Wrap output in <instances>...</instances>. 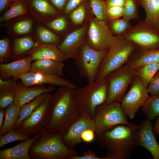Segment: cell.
<instances>
[{
    "label": "cell",
    "mask_w": 159,
    "mask_h": 159,
    "mask_svg": "<svg viewBox=\"0 0 159 159\" xmlns=\"http://www.w3.org/2000/svg\"><path fill=\"white\" fill-rule=\"evenodd\" d=\"M131 84L130 90L124 96L120 103L125 115L132 119L149 96L147 89L139 76L136 77Z\"/></svg>",
    "instance_id": "8fae6325"
},
{
    "label": "cell",
    "mask_w": 159,
    "mask_h": 159,
    "mask_svg": "<svg viewBox=\"0 0 159 159\" xmlns=\"http://www.w3.org/2000/svg\"><path fill=\"white\" fill-rule=\"evenodd\" d=\"M139 125H119L97 137L100 147L107 149V157L110 159H127L137 147L135 135Z\"/></svg>",
    "instance_id": "7a4b0ae2"
},
{
    "label": "cell",
    "mask_w": 159,
    "mask_h": 159,
    "mask_svg": "<svg viewBox=\"0 0 159 159\" xmlns=\"http://www.w3.org/2000/svg\"><path fill=\"white\" fill-rule=\"evenodd\" d=\"M88 129L93 130L95 132L94 120L82 116L70 126L63 136L62 139L63 143L67 147L73 148L82 141L81 136L82 133Z\"/></svg>",
    "instance_id": "2e32d148"
},
{
    "label": "cell",
    "mask_w": 159,
    "mask_h": 159,
    "mask_svg": "<svg viewBox=\"0 0 159 159\" xmlns=\"http://www.w3.org/2000/svg\"><path fill=\"white\" fill-rule=\"evenodd\" d=\"M147 90L151 95H159V70L151 80Z\"/></svg>",
    "instance_id": "f35d334b"
},
{
    "label": "cell",
    "mask_w": 159,
    "mask_h": 159,
    "mask_svg": "<svg viewBox=\"0 0 159 159\" xmlns=\"http://www.w3.org/2000/svg\"><path fill=\"white\" fill-rule=\"evenodd\" d=\"M108 87V83L104 79L96 80L86 86L75 89L73 98L82 116L94 119L96 108L107 100Z\"/></svg>",
    "instance_id": "277c9868"
},
{
    "label": "cell",
    "mask_w": 159,
    "mask_h": 159,
    "mask_svg": "<svg viewBox=\"0 0 159 159\" xmlns=\"http://www.w3.org/2000/svg\"></svg>",
    "instance_id": "db71d44e"
},
{
    "label": "cell",
    "mask_w": 159,
    "mask_h": 159,
    "mask_svg": "<svg viewBox=\"0 0 159 159\" xmlns=\"http://www.w3.org/2000/svg\"><path fill=\"white\" fill-rule=\"evenodd\" d=\"M21 107L13 103L5 109V117L0 128V135H4L14 129L19 117Z\"/></svg>",
    "instance_id": "cb8c5ba5"
},
{
    "label": "cell",
    "mask_w": 159,
    "mask_h": 159,
    "mask_svg": "<svg viewBox=\"0 0 159 159\" xmlns=\"http://www.w3.org/2000/svg\"><path fill=\"white\" fill-rule=\"evenodd\" d=\"M87 27V24H85L75 29L69 34L58 46L64 61L74 58L79 47L85 42L84 36Z\"/></svg>",
    "instance_id": "9a60e30c"
},
{
    "label": "cell",
    "mask_w": 159,
    "mask_h": 159,
    "mask_svg": "<svg viewBox=\"0 0 159 159\" xmlns=\"http://www.w3.org/2000/svg\"><path fill=\"white\" fill-rule=\"evenodd\" d=\"M64 64L61 62L47 59H42L31 63L29 72L45 74H51L61 77L63 74Z\"/></svg>",
    "instance_id": "7402d4cb"
},
{
    "label": "cell",
    "mask_w": 159,
    "mask_h": 159,
    "mask_svg": "<svg viewBox=\"0 0 159 159\" xmlns=\"http://www.w3.org/2000/svg\"><path fill=\"white\" fill-rule=\"evenodd\" d=\"M52 99V95L49 93L44 101L14 129L19 133L28 137L39 133L50 120Z\"/></svg>",
    "instance_id": "ba28073f"
},
{
    "label": "cell",
    "mask_w": 159,
    "mask_h": 159,
    "mask_svg": "<svg viewBox=\"0 0 159 159\" xmlns=\"http://www.w3.org/2000/svg\"><path fill=\"white\" fill-rule=\"evenodd\" d=\"M9 42L7 38L0 40V58L2 59L7 54L9 49Z\"/></svg>",
    "instance_id": "f6af8a7d"
},
{
    "label": "cell",
    "mask_w": 159,
    "mask_h": 159,
    "mask_svg": "<svg viewBox=\"0 0 159 159\" xmlns=\"http://www.w3.org/2000/svg\"><path fill=\"white\" fill-rule=\"evenodd\" d=\"M143 114L150 120L154 119L159 116V95L149 96L142 107Z\"/></svg>",
    "instance_id": "4316f807"
},
{
    "label": "cell",
    "mask_w": 159,
    "mask_h": 159,
    "mask_svg": "<svg viewBox=\"0 0 159 159\" xmlns=\"http://www.w3.org/2000/svg\"><path fill=\"white\" fill-rule=\"evenodd\" d=\"M32 60L30 57L8 64L0 65V79L5 80L12 77L17 80L23 74L29 71Z\"/></svg>",
    "instance_id": "ac0fdd59"
},
{
    "label": "cell",
    "mask_w": 159,
    "mask_h": 159,
    "mask_svg": "<svg viewBox=\"0 0 159 159\" xmlns=\"http://www.w3.org/2000/svg\"><path fill=\"white\" fill-rule=\"evenodd\" d=\"M159 62V48L145 50L138 47L133 52L126 64L137 70L146 64Z\"/></svg>",
    "instance_id": "d6986e66"
},
{
    "label": "cell",
    "mask_w": 159,
    "mask_h": 159,
    "mask_svg": "<svg viewBox=\"0 0 159 159\" xmlns=\"http://www.w3.org/2000/svg\"><path fill=\"white\" fill-rule=\"evenodd\" d=\"M17 80L12 77L2 80L0 79V91L5 90H15L18 84Z\"/></svg>",
    "instance_id": "b9f144b4"
},
{
    "label": "cell",
    "mask_w": 159,
    "mask_h": 159,
    "mask_svg": "<svg viewBox=\"0 0 159 159\" xmlns=\"http://www.w3.org/2000/svg\"><path fill=\"white\" fill-rule=\"evenodd\" d=\"M138 47L123 36H114L99 68L96 80L105 79L109 73L125 64L133 52Z\"/></svg>",
    "instance_id": "5b68a950"
},
{
    "label": "cell",
    "mask_w": 159,
    "mask_h": 159,
    "mask_svg": "<svg viewBox=\"0 0 159 159\" xmlns=\"http://www.w3.org/2000/svg\"><path fill=\"white\" fill-rule=\"evenodd\" d=\"M30 138L19 133L15 129H13L4 135H0V148L11 142L16 140L23 141Z\"/></svg>",
    "instance_id": "e575fe53"
},
{
    "label": "cell",
    "mask_w": 159,
    "mask_h": 159,
    "mask_svg": "<svg viewBox=\"0 0 159 159\" xmlns=\"http://www.w3.org/2000/svg\"><path fill=\"white\" fill-rule=\"evenodd\" d=\"M41 135L40 133L15 146L0 150V159H30L29 151L33 143Z\"/></svg>",
    "instance_id": "44dd1931"
},
{
    "label": "cell",
    "mask_w": 159,
    "mask_h": 159,
    "mask_svg": "<svg viewBox=\"0 0 159 159\" xmlns=\"http://www.w3.org/2000/svg\"><path fill=\"white\" fill-rule=\"evenodd\" d=\"M37 33L39 39L44 43L55 44L59 40L57 35L42 26L38 27Z\"/></svg>",
    "instance_id": "836d02e7"
},
{
    "label": "cell",
    "mask_w": 159,
    "mask_h": 159,
    "mask_svg": "<svg viewBox=\"0 0 159 159\" xmlns=\"http://www.w3.org/2000/svg\"><path fill=\"white\" fill-rule=\"evenodd\" d=\"M75 88L60 87L52 95V116L49 123L44 128L46 132L63 137L70 126L81 117L73 98Z\"/></svg>",
    "instance_id": "6da1fadb"
},
{
    "label": "cell",
    "mask_w": 159,
    "mask_h": 159,
    "mask_svg": "<svg viewBox=\"0 0 159 159\" xmlns=\"http://www.w3.org/2000/svg\"><path fill=\"white\" fill-rule=\"evenodd\" d=\"M159 70V62H153L145 65L137 69L138 76L147 89L151 80Z\"/></svg>",
    "instance_id": "484cf974"
},
{
    "label": "cell",
    "mask_w": 159,
    "mask_h": 159,
    "mask_svg": "<svg viewBox=\"0 0 159 159\" xmlns=\"http://www.w3.org/2000/svg\"><path fill=\"white\" fill-rule=\"evenodd\" d=\"M95 135V131L88 129L85 130L82 133L81 138L82 141L86 143H89L94 140Z\"/></svg>",
    "instance_id": "bcb514c9"
},
{
    "label": "cell",
    "mask_w": 159,
    "mask_h": 159,
    "mask_svg": "<svg viewBox=\"0 0 159 159\" xmlns=\"http://www.w3.org/2000/svg\"><path fill=\"white\" fill-rule=\"evenodd\" d=\"M5 112V109H0V128L2 127L4 122Z\"/></svg>",
    "instance_id": "816d5d0a"
},
{
    "label": "cell",
    "mask_w": 159,
    "mask_h": 159,
    "mask_svg": "<svg viewBox=\"0 0 159 159\" xmlns=\"http://www.w3.org/2000/svg\"><path fill=\"white\" fill-rule=\"evenodd\" d=\"M105 2L108 8L112 6L124 7L126 0H106Z\"/></svg>",
    "instance_id": "7dc6e473"
},
{
    "label": "cell",
    "mask_w": 159,
    "mask_h": 159,
    "mask_svg": "<svg viewBox=\"0 0 159 159\" xmlns=\"http://www.w3.org/2000/svg\"><path fill=\"white\" fill-rule=\"evenodd\" d=\"M32 4L36 10L43 14L54 15L58 13L55 6L47 0H32Z\"/></svg>",
    "instance_id": "1f68e13d"
},
{
    "label": "cell",
    "mask_w": 159,
    "mask_h": 159,
    "mask_svg": "<svg viewBox=\"0 0 159 159\" xmlns=\"http://www.w3.org/2000/svg\"><path fill=\"white\" fill-rule=\"evenodd\" d=\"M125 12L124 7L112 6L108 8L107 17L108 21L120 18Z\"/></svg>",
    "instance_id": "ab89813d"
},
{
    "label": "cell",
    "mask_w": 159,
    "mask_h": 159,
    "mask_svg": "<svg viewBox=\"0 0 159 159\" xmlns=\"http://www.w3.org/2000/svg\"><path fill=\"white\" fill-rule=\"evenodd\" d=\"M137 76V70L126 64L109 73L105 78L108 84L105 103L120 102L128 87Z\"/></svg>",
    "instance_id": "9c48e42d"
},
{
    "label": "cell",
    "mask_w": 159,
    "mask_h": 159,
    "mask_svg": "<svg viewBox=\"0 0 159 159\" xmlns=\"http://www.w3.org/2000/svg\"><path fill=\"white\" fill-rule=\"evenodd\" d=\"M14 3L7 11L0 17L1 22L8 21L16 16L25 15L28 13L25 4L21 0Z\"/></svg>",
    "instance_id": "83f0119b"
},
{
    "label": "cell",
    "mask_w": 159,
    "mask_h": 159,
    "mask_svg": "<svg viewBox=\"0 0 159 159\" xmlns=\"http://www.w3.org/2000/svg\"><path fill=\"white\" fill-rule=\"evenodd\" d=\"M123 36L141 49L159 48V29L145 20L138 22Z\"/></svg>",
    "instance_id": "30bf717a"
},
{
    "label": "cell",
    "mask_w": 159,
    "mask_h": 159,
    "mask_svg": "<svg viewBox=\"0 0 159 159\" xmlns=\"http://www.w3.org/2000/svg\"><path fill=\"white\" fill-rule=\"evenodd\" d=\"M40 133L41 135L29 148L30 159H67L69 156L77 155V150L64 144L62 136L48 132L44 129Z\"/></svg>",
    "instance_id": "3957f363"
},
{
    "label": "cell",
    "mask_w": 159,
    "mask_h": 159,
    "mask_svg": "<svg viewBox=\"0 0 159 159\" xmlns=\"http://www.w3.org/2000/svg\"><path fill=\"white\" fill-rule=\"evenodd\" d=\"M32 26V21L29 20H25L16 23L13 29L16 33L24 34L29 33L31 31Z\"/></svg>",
    "instance_id": "74e56055"
},
{
    "label": "cell",
    "mask_w": 159,
    "mask_h": 159,
    "mask_svg": "<svg viewBox=\"0 0 159 159\" xmlns=\"http://www.w3.org/2000/svg\"><path fill=\"white\" fill-rule=\"evenodd\" d=\"M90 4V1L85 2L70 13V18L74 24H80L83 22L85 18L87 6Z\"/></svg>",
    "instance_id": "d6a6232c"
},
{
    "label": "cell",
    "mask_w": 159,
    "mask_h": 159,
    "mask_svg": "<svg viewBox=\"0 0 159 159\" xmlns=\"http://www.w3.org/2000/svg\"><path fill=\"white\" fill-rule=\"evenodd\" d=\"M138 7L135 0H126L124 6L125 12L122 16L123 18L128 21L138 19Z\"/></svg>",
    "instance_id": "d590c367"
},
{
    "label": "cell",
    "mask_w": 159,
    "mask_h": 159,
    "mask_svg": "<svg viewBox=\"0 0 159 159\" xmlns=\"http://www.w3.org/2000/svg\"><path fill=\"white\" fill-rule=\"evenodd\" d=\"M15 96L14 90L0 91V109H5L14 103Z\"/></svg>",
    "instance_id": "8d00e7d4"
},
{
    "label": "cell",
    "mask_w": 159,
    "mask_h": 159,
    "mask_svg": "<svg viewBox=\"0 0 159 159\" xmlns=\"http://www.w3.org/2000/svg\"><path fill=\"white\" fill-rule=\"evenodd\" d=\"M11 0H0V11L1 12L11 3Z\"/></svg>",
    "instance_id": "681fc988"
},
{
    "label": "cell",
    "mask_w": 159,
    "mask_h": 159,
    "mask_svg": "<svg viewBox=\"0 0 159 159\" xmlns=\"http://www.w3.org/2000/svg\"><path fill=\"white\" fill-rule=\"evenodd\" d=\"M120 102H105L98 106L95 110L94 119L96 135L110 130L119 125H132V123L128 122Z\"/></svg>",
    "instance_id": "52a82bcc"
},
{
    "label": "cell",
    "mask_w": 159,
    "mask_h": 159,
    "mask_svg": "<svg viewBox=\"0 0 159 159\" xmlns=\"http://www.w3.org/2000/svg\"><path fill=\"white\" fill-rule=\"evenodd\" d=\"M66 25V20L63 16L58 17L47 24V26L57 31L63 30Z\"/></svg>",
    "instance_id": "60d3db41"
},
{
    "label": "cell",
    "mask_w": 159,
    "mask_h": 159,
    "mask_svg": "<svg viewBox=\"0 0 159 159\" xmlns=\"http://www.w3.org/2000/svg\"><path fill=\"white\" fill-rule=\"evenodd\" d=\"M108 26L113 34L115 36H123L132 27L129 21L118 18L108 21Z\"/></svg>",
    "instance_id": "f1b7e54d"
},
{
    "label": "cell",
    "mask_w": 159,
    "mask_h": 159,
    "mask_svg": "<svg viewBox=\"0 0 159 159\" xmlns=\"http://www.w3.org/2000/svg\"><path fill=\"white\" fill-rule=\"evenodd\" d=\"M146 13L145 21L159 29V0H135Z\"/></svg>",
    "instance_id": "603a6c76"
},
{
    "label": "cell",
    "mask_w": 159,
    "mask_h": 159,
    "mask_svg": "<svg viewBox=\"0 0 159 159\" xmlns=\"http://www.w3.org/2000/svg\"><path fill=\"white\" fill-rule=\"evenodd\" d=\"M153 129L155 135H158L159 134V117L157 118Z\"/></svg>",
    "instance_id": "f907efd6"
},
{
    "label": "cell",
    "mask_w": 159,
    "mask_h": 159,
    "mask_svg": "<svg viewBox=\"0 0 159 159\" xmlns=\"http://www.w3.org/2000/svg\"><path fill=\"white\" fill-rule=\"evenodd\" d=\"M20 79L26 87L49 84L59 87L67 86L77 88V86L71 81L66 78L51 74L29 72L22 74Z\"/></svg>",
    "instance_id": "5bb4252c"
},
{
    "label": "cell",
    "mask_w": 159,
    "mask_h": 159,
    "mask_svg": "<svg viewBox=\"0 0 159 159\" xmlns=\"http://www.w3.org/2000/svg\"><path fill=\"white\" fill-rule=\"evenodd\" d=\"M107 22L96 18L90 20L86 42L94 49L98 50L108 49L113 39L114 36Z\"/></svg>",
    "instance_id": "7c38bea8"
},
{
    "label": "cell",
    "mask_w": 159,
    "mask_h": 159,
    "mask_svg": "<svg viewBox=\"0 0 159 159\" xmlns=\"http://www.w3.org/2000/svg\"><path fill=\"white\" fill-rule=\"evenodd\" d=\"M108 49H94L86 42L80 47L74 59L80 75L86 78L88 83L96 80L99 68L106 55Z\"/></svg>",
    "instance_id": "8992f818"
},
{
    "label": "cell",
    "mask_w": 159,
    "mask_h": 159,
    "mask_svg": "<svg viewBox=\"0 0 159 159\" xmlns=\"http://www.w3.org/2000/svg\"><path fill=\"white\" fill-rule=\"evenodd\" d=\"M154 133L151 122L148 118L145 119L139 125L135 143L137 146L142 147L148 150L153 159H159V145Z\"/></svg>",
    "instance_id": "4fadbf2b"
},
{
    "label": "cell",
    "mask_w": 159,
    "mask_h": 159,
    "mask_svg": "<svg viewBox=\"0 0 159 159\" xmlns=\"http://www.w3.org/2000/svg\"><path fill=\"white\" fill-rule=\"evenodd\" d=\"M59 10L65 7L69 0H48Z\"/></svg>",
    "instance_id": "c3c4849f"
},
{
    "label": "cell",
    "mask_w": 159,
    "mask_h": 159,
    "mask_svg": "<svg viewBox=\"0 0 159 159\" xmlns=\"http://www.w3.org/2000/svg\"><path fill=\"white\" fill-rule=\"evenodd\" d=\"M27 54L30 57L32 61L47 59L61 62L64 61L58 46L54 44L45 43L36 45L27 52Z\"/></svg>",
    "instance_id": "ffe728a7"
},
{
    "label": "cell",
    "mask_w": 159,
    "mask_h": 159,
    "mask_svg": "<svg viewBox=\"0 0 159 159\" xmlns=\"http://www.w3.org/2000/svg\"><path fill=\"white\" fill-rule=\"evenodd\" d=\"M20 0H11V3H14V2H15L18 1H20Z\"/></svg>",
    "instance_id": "f5cc1de1"
},
{
    "label": "cell",
    "mask_w": 159,
    "mask_h": 159,
    "mask_svg": "<svg viewBox=\"0 0 159 159\" xmlns=\"http://www.w3.org/2000/svg\"><path fill=\"white\" fill-rule=\"evenodd\" d=\"M90 7L96 18L100 20L109 21L107 17L108 8L104 0H90Z\"/></svg>",
    "instance_id": "f546056e"
},
{
    "label": "cell",
    "mask_w": 159,
    "mask_h": 159,
    "mask_svg": "<svg viewBox=\"0 0 159 159\" xmlns=\"http://www.w3.org/2000/svg\"><path fill=\"white\" fill-rule=\"evenodd\" d=\"M52 85L46 87L44 85L26 87L22 82H18L15 90L14 104L21 108L25 104L34 99L37 96L44 93L51 92L54 90Z\"/></svg>",
    "instance_id": "e0dca14e"
},
{
    "label": "cell",
    "mask_w": 159,
    "mask_h": 159,
    "mask_svg": "<svg viewBox=\"0 0 159 159\" xmlns=\"http://www.w3.org/2000/svg\"><path fill=\"white\" fill-rule=\"evenodd\" d=\"M49 94V93L48 92L41 94L32 101L23 105L21 108L20 116L14 129L17 128L23 120L29 117L44 101Z\"/></svg>",
    "instance_id": "d4e9b609"
},
{
    "label": "cell",
    "mask_w": 159,
    "mask_h": 159,
    "mask_svg": "<svg viewBox=\"0 0 159 159\" xmlns=\"http://www.w3.org/2000/svg\"><path fill=\"white\" fill-rule=\"evenodd\" d=\"M36 45L31 37H25L16 39L14 41V51L17 54L27 52Z\"/></svg>",
    "instance_id": "4dcf8cb0"
},
{
    "label": "cell",
    "mask_w": 159,
    "mask_h": 159,
    "mask_svg": "<svg viewBox=\"0 0 159 159\" xmlns=\"http://www.w3.org/2000/svg\"><path fill=\"white\" fill-rule=\"evenodd\" d=\"M67 159H110L107 157L101 158L97 157L93 151L88 150L85 152L82 155H77L68 157Z\"/></svg>",
    "instance_id": "7bdbcfd3"
},
{
    "label": "cell",
    "mask_w": 159,
    "mask_h": 159,
    "mask_svg": "<svg viewBox=\"0 0 159 159\" xmlns=\"http://www.w3.org/2000/svg\"><path fill=\"white\" fill-rule=\"evenodd\" d=\"M88 0H69L64 8L65 13L68 14L83 3Z\"/></svg>",
    "instance_id": "ee69618b"
}]
</instances>
